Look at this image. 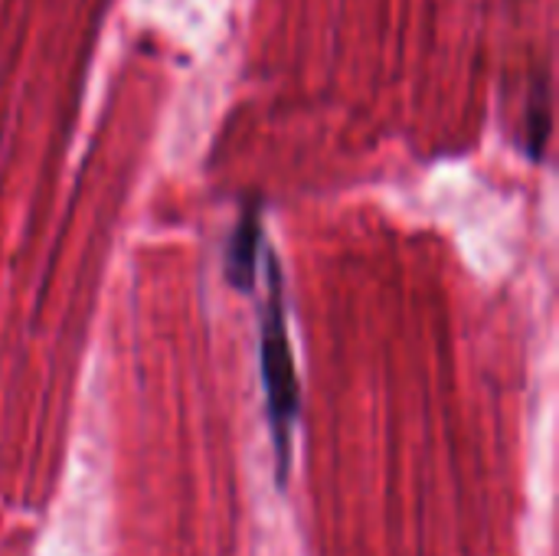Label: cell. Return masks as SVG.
<instances>
[{
    "label": "cell",
    "mask_w": 559,
    "mask_h": 556,
    "mask_svg": "<svg viewBox=\"0 0 559 556\" xmlns=\"http://www.w3.org/2000/svg\"><path fill=\"white\" fill-rule=\"evenodd\" d=\"M262 387H265L272 442L278 456V482L285 485L288 462H292V433L301 413V397H298V374H295V357L288 347L282 288H278L275 272H272V295L262 311Z\"/></svg>",
    "instance_id": "cell-1"
}]
</instances>
